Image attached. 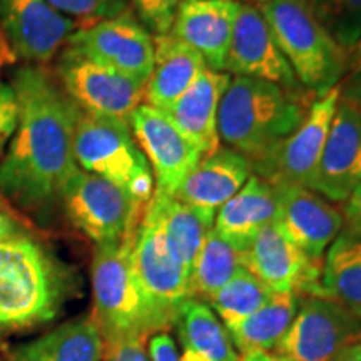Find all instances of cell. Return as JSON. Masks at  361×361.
<instances>
[{
    "mask_svg": "<svg viewBox=\"0 0 361 361\" xmlns=\"http://www.w3.org/2000/svg\"><path fill=\"white\" fill-rule=\"evenodd\" d=\"M341 101L353 107L361 114V79L345 80L341 85Z\"/></svg>",
    "mask_w": 361,
    "mask_h": 361,
    "instance_id": "obj_38",
    "label": "cell"
},
{
    "mask_svg": "<svg viewBox=\"0 0 361 361\" xmlns=\"http://www.w3.org/2000/svg\"><path fill=\"white\" fill-rule=\"evenodd\" d=\"M360 341H361V340H360Z\"/></svg>",
    "mask_w": 361,
    "mask_h": 361,
    "instance_id": "obj_48",
    "label": "cell"
},
{
    "mask_svg": "<svg viewBox=\"0 0 361 361\" xmlns=\"http://www.w3.org/2000/svg\"><path fill=\"white\" fill-rule=\"evenodd\" d=\"M180 2H183V0H161L162 11H164L166 16H168L173 22H174L176 11H178V7H179Z\"/></svg>",
    "mask_w": 361,
    "mask_h": 361,
    "instance_id": "obj_44",
    "label": "cell"
},
{
    "mask_svg": "<svg viewBox=\"0 0 361 361\" xmlns=\"http://www.w3.org/2000/svg\"><path fill=\"white\" fill-rule=\"evenodd\" d=\"M350 79H361V37L348 52V71H346L345 80Z\"/></svg>",
    "mask_w": 361,
    "mask_h": 361,
    "instance_id": "obj_40",
    "label": "cell"
},
{
    "mask_svg": "<svg viewBox=\"0 0 361 361\" xmlns=\"http://www.w3.org/2000/svg\"><path fill=\"white\" fill-rule=\"evenodd\" d=\"M59 200L71 223L96 246L134 233L146 209L123 188L82 169L67 180Z\"/></svg>",
    "mask_w": 361,
    "mask_h": 361,
    "instance_id": "obj_8",
    "label": "cell"
},
{
    "mask_svg": "<svg viewBox=\"0 0 361 361\" xmlns=\"http://www.w3.org/2000/svg\"><path fill=\"white\" fill-rule=\"evenodd\" d=\"M0 207H2V209H6V202H4L2 194H0Z\"/></svg>",
    "mask_w": 361,
    "mask_h": 361,
    "instance_id": "obj_46",
    "label": "cell"
},
{
    "mask_svg": "<svg viewBox=\"0 0 361 361\" xmlns=\"http://www.w3.org/2000/svg\"><path fill=\"white\" fill-rule=\"evenodd\" d=\"M147 355L151 361H180L178 345L169 331H157L149 336Z\"/></svg>",
    "mask_w": 361,
    "mask_h": 361,
    "instance_id": "obj_36",
    "label": "cell"
},
{
    "mask_svg": "<svg viewBox=\"0 0 361 361\" xmlns=\"http://www.w3.org/2000/svg\"><path fill=\"white\" fill-rule=\"evenodd\" d=\"M241 361H291V360L278 353H271V351H251V353L243 355Z\"/></svg>",
    "mask_w": 361,
    "mask_h": 361,
    "instance_id": "obj_41",
    "label": "cell"
},
{
    "mask_svg": "<svg viewBox=\"0 0 361 361\" xmlns=\"http://www.w3.org/2000/svg\"><path fill=\"white\" fill-rule=\"evenodd\" d=\"M236 2H245V4H266L269 0H236Z\"/></svg>",
    "mask_w": 361,
    "mask_h": 361,
    "instance_id": "obj_45",
    "label": "cell"
},
{
    "mask_svg": "<svg viewBox=\"0 0 361 361\" xmlns=\"http://www.w3.org/2000/svg\"><path fill=\"white\" fill-rule=\"evenodd\" d=\"M251 174L252 164L247 157L221 146L214 154L202 157L173 197L216 219L218 211L245 186Z\"/></svg>",
    "mask_w": 361,
    "mask_h": 361,
    "instance_id": "obj_20",
    "label": "cell"
},
{
    "mask_svg": "<svg viewBox=\"0 0 361 361\" xmlns=\"http://www.w3.org/2000/svg\"><path fill=\"white\" fill-rule=\"evenodd\" d=\"M361 340V318L328 296H306L274 353L291 361H333Z\"/></svg>",
    "mask_w": 361,
    "mask_h": 361,
    "instance_id": "obj_9",
    "label": "cell"
},
{
    "mask_svg": "<svg viewBox=\"0 0 361 361\" xmlns=\"http://www.w3.org/2000/svg\"><path fill=\"white\" fill-rule=\"evenodd\" d=\"M130 133L154 176L156 191L173 194L200 164L202 154L166 112L141 104L129 121Z\"/></svg>",
    "mask_w": 361,
    "mask_h": 361,
    "instance_id": "obj_15",
    "label": "cell"
},
{
    "mask_svg": "<svg viewBox=\"0 0 361 361\" xmlns=\"http://www.w3.org/2000/svg\"><path fill=\"white\" fill-rule=\"evenodd\" d=\"M340 96L341 87L338 85L323 96L314 97L301 124L271 154L252 162V174L271 186L298 184L310 188L322 159Z\"/></svg>",
    "mask_w": 361,
    "mask_h": 361,
    "instance_id": "obj_11",
    "label": "cell"
},
{
    "mask_svg": "<svg viewBox=\"0 0 361 361\" xmlns=\"http://www.w3.org/2000/svg\"><path fill=\"white\" fill-rule=\"evenodd\" d=\"M224 72L233 74V78L259 79L291 90H305L256 4H239Z\"/></svg>",
    "mask_w": 361,
    "mask_h": 361,
    "instance_id": "obj_16",
    "label": "cell"
},
{
    "mask_svg": "<svg viewBox=\"0 0 361 361\" xmlns=\"http://www.w3.org/2000/svg\"><path fill=\"white\" fill-rule=\"evenodd\" d=\"M104 340L90 316L71 319L8 351V361H101Z\"/></svg>",
    "mask_w": 361,
    "mask_h": 361,
    "instance_id": "obj_24",
    "label": "cell"
},
{
    "mask_svg": "<svg viewBox=\"0 0 361 361\" xmlns=\"http://www.w3.org/2000/svg\"><path fill=\"white\" fill-rule=\"evenodd\" d=\"M78 27L47 0H0V32L13 57L27 64H49Z\"/></svg>",
    "mask_w": 361,
    "mask_h": 361,
    "instance_id": "obj_14",
    "label": "cell"
},
{
    "mask_svg": "<svg viewBox=\"0 0 361 361\" xmlns=\"http://www.w3.org/2000/svg\"><path fill=\"white\" fill-rule=\"evenodd\" d=\"M333 361H361V341L343 350Z\"/></svg>",
    "mask_w": 361,
    "mask_h": 361,
    "instance_id": "obj_42",
    "label": "cell"
},
{
    "mask_svg": "<svg viewBox=\"0 0 361 361\" xmlns=\"http://www.w3.org/2000/svg\"><path fill=\"white\" fill-rule=\"evenodd\" d=\"M19 123V102L11 84L0 80V149L11 142Z\"/></svg>",
    "mask_w": 361,
    "mask_h": 361,
    "instance_id": "obj_33",
    "label": "cell"
},
{
    "mask_svg": "<svg viewBox=\"0 0 361 361\" xmlns=\"http://www.w3.org/2000/svg\"><path fill=\"white\" fill-rule=\"evenodd\" d=\"M20 234H24V229L20 228V224L12 218L11 213H7L6 209L0 207V241L20 236Z\"/></svg>",
    "mask_w": 361,
    "mask_h": 361,
    "instance_id": "obj_39",
    "label": "cell"
},
{
    "mask_svg": "<svg viewBox=\"0 0 361 361\" xmlns=\"http://www.w3.org/2000/svg\"><path fill=\"white\" fill-rule=\"evenodd\" d=\"M72 291L69 268L39 239L0 241V335L52 322Z\"/></svg>",
    "mask_w": 361,
    "mask_h": 361,
    "instance_id": "obj_2",
    "label": "cell"
},
{
    "mask_svg": "<svg viewBox=\"0 0 361 361\" xmlns=\"http://www.w3.org/2000/svg\"><path fill=\"white\" fill-rule=\"evenodd\" d=\"M135 233V231H134ZM134 233L96 246L92 258L94 313L104 348L133 338H149L171 328L152 308L133 268Z\"/></svg>",
    "mask_w": 361,
    "mask_h": 361,
    "instance_id": "obj_4",
    "label": "cell"
},
{
    "mask_svg": "<svg viewBox=\"0 0 361 361\" xmlns=\"http://www.w3.org/2000/svg\"><path fill=\"white\" fill-rule=\"evenodd\" d=\"M74 157L79 169L123 188L142 207L154 196L151 166L128 124L79 111L74 129Z\"/></svg>",
    "mask_w": 361,
    "mask_h": 361,
    "instance_id": "obj_6",
    "label": "cell"
},
{
    "mask_svg": "<svg viewBox=\"0 0 361 361\" xmlns=\"http://www.w3.org/2000/svg\"><path fill=\"white\" fill-rule=\"evenodd\" d=\"M271 296L273 291L251 271L241 266L233 278L207 301V305L226 329H231L256 313Z\"/></svg>",
    "mask_w": 361,
    "mask_h": 361,
    "instance_id": "obj_30",
    "label": "cell"
},
{
    "mask_svg": "<svg viewBox=\"0 0 361 361\" xmlns=\"http://www.w3.org/2000/svg\"><path fill=\"white\" fill-rule=\"evenodd\" d=\"M241 266V251L209 229L189 271V300L207 303Z\"/></svg>",
    "mask_w": 361,
    "mask_h": 361,
    "instance_id": "obj_29",
    "label": "cell"
},
{
    "mask_svg": "<svg viewBox=\"0 0 361 361\" xmlns=\"http://www.w3.org/2000/svg\"><path fill=\"white\" fill-rule=\"evenodd\" d=\"M47 2L75 24L80 22V27L130 12L128 0H47Z\"/></svg>",
    "mask_w": 361,
    "mask_h": 361,
    "instance_id": "obj_32",
    "label": "cell"
},
{
    "mask_svg": "<svg viewBox=\"0 0 361 361\" xmlns=\"http://www.w3.org/2000/svg\"><path fill=\"white\" fill-rule=\"evenodd\" d=\"M133 268L149 303L169 326H174L180 305L189 300V273L171 250L151 204L146 206L135 228Z\"/></svg>",
    "mask_w": 361,
    "mask_h": 361,
    "instance_id": "obj_10",
    "label": "cell"
},
{
    "mask_svg": "<svg viewBox=\"0 0 361 361\" xmlns=\"http://www.w3.org/2000/svg\"><path fill=\"white\" fill-rule=\"evenodd\" d=\"M56 74L67 97L85 114L129 126L135 109L144 104L146 84L67 45L57 61Z\"/></svg>",
    "mask_w": 361,
    "mask_h": 361,
    "instance_id": "obj_7",
    "label": "cell"
},
{
    "mask_svg": "<svg viewBox=\"0 0 361 361\" xmlns=\"http://www.w3.org/2000/svg\"><path fill=\"white\" fill-rule=\"evenodd\" d=\"M12 87L19 102V123L0 161V194L27 209L59 197L79 171L74 129L79 107L44 66H22Z\"/></svg>",
    "mask_w": 361,
    "mask_h": 361,
    "instance_id": "obj_1",
    "label": "cell"
},
{
    "mask_svg": "<svg viewBox=\"0 0 361 361\" xmlns=\"http://www.w3.org/2000/svg\"><path fill=\"white\" fill-rule=\"evenodd\" d=\"M174 326L183 346L180 361H241L228 329L207 303L184 301Z\"/></svg>",
    "mask_w": 361,
    "mask_h": 361,
    "instance_id": "obj_25",
    "label": "cell"
},
{
    "mask_svg": "<svg viewBox=\"0 0 361 361\" xmlns=\"http://www.w3.org/2000/svg\"><path fill=\"white\" fill-rule=\"evenodd\" d=\"M239 4L236 0H183L169 34L200 54L209 69L224 72Z\"/></svg>",
    "mask_w": 361,
    "mask_h": 361,
    "instance_id": "obj_19",
    "label": "cell"
},
{
    "mask_svg": "<svg viewBox=\"0 0 361 361\" xmlns=\"http://www.w3.org/2000/svg\"><path fill=\"white\" fill-rule=\"evenodd\" d=\"M322 288L361 318V231L343 228L323 259Z\"/></svg>",
    "mask_w": 361,
    "mask_h": 361,
    "instance_id": "obj_26",
    "label": "cell"
},
{
    "mask_svg": "<svg viewBox=\"0 0 361 361\" xmlns=\"http://www.w3.org/2000/svg\"><path fill=\"white\" fill-rule=\"evenodd\" d=\"M17 59L13 57V54L11 49H8V45L6 42V39H4L2 32H0V67L6 66V64H13Z\"/></svg>",
    "mask_w": 361,
    "mask_h": 361,
    "instance_id": "obj_43",
    "label": "cell"
},
{
    "mask_svg": "<svg viewBox=\"0 0 361 361\" xmlns=\"http://www.w3.org/2000/svg\"><path fill=\"white\" fill-rule=\"evenodd\" d=\"M301 7L341 45L351 51L361 37V0H298Z\"/></svg>",
    "mask_w": 361,
    "mask_h": 361,
    "instance_id": "obj_31",
    "label": "cell"
},
{
    "mask_svg": "<svg viewBox=\"0 0 361 361\" xmlns=\"http://www.w3.org/2000/svg\"><path fill=\"white\" fill-rule=\"evenodd\" d=\"M0 361H2V358H0Z\"/></svg>",
    "mask_w": 361,
    "mask_h": 361,
    "instance_id": "obj_47",
    "label": "cell"
},
{
    "mask_svg": "<svg viewBox=\"0 0 361 361\" xmlns=\"http://www.w3.org/2000/svg\"><path fill=\"white\" fill-rule=\"evenodd\" d=\"M149 204L159 218L171 250L189 273L206 234L213 229L214 218L157 191Z\"/></svg>",
    "mask_w": 361,
    "mask_h": 361,
    "instance_id": "obj_27",
    "label": "cell"
},
{
    "mask_svg": "<svg viewBox=\"0 0 361 361\" xmlns=\"http://www.w3.org/2000/svg\"><path fill=\"white\" fill-rule=\"evenodd\" d=\"M273 188L278 197V226L310 259L323 263L324 252L345 228L343 211L306 186Z\"/></svg>",
    "mask_w": 361,
    "mask_h": 361,
    "instance_id": "obj_17",
    "label": "cell"
},
{
    "mask_svg": "<svg viewBox=\"0 0 361 361\" xmlns=\"http://www.w3.org/2000/svg\"><path fill=\"white\" fill-rule=\"evenodd\" d=\"M149 338H133L104 348V361H151L147 355Z\"/></svg>",
    "mask_w": 361,
    "mask_h": 361,
    "instance_id": "obj_35",
    "label": "cell"
},
{
    "mask_svg": "<svg viewBox=\"0 0 361 361\" xmlns=\"http://www.w3.org/2000/svg\"><path fill=\"white\" fill-rule=\"evenodd\" d=\"M343 216H345V228L361 231V186L343 202Z\"/></svg>",
    "mask_w": 361,
    "mask_h": 361,
    "instance_id": "obj_37",
    "label": "cell"
},
{
    "mask_svg": "<svg viewBox=\"0 0 361 361\" xmlns=\"http://www.w3.org/2000/svg\"><path fill=\"white\" fill-rule=\"evenodd\" d=\"M135 12L141 17L142 25L151 29L156 35L168 34L173 27V20L162 11L161 0H130Z\"/></svg>",
    "mask_w": 361,
    "mask_h": 361,
    "instance_id": "obj_34",
    "label": "cell"
},
{
    "mask_svg": "<svg viewBox=\"0 0 361 361\" xmlns=\"http://www.w3.org/2000/svg\"><path fill=\"white\" fill-rule=\"evenodd\" d=\"M259 7L279 51L306 92L319 97L341 85L348 71V51L298 0H269Z\"/></svg>",
    "mask_w": 361,
    "mask_h": 361,
    "instance_id": "obj_5",
    "label": "cell"
},
{
    "mask_svg": "<svg viewBox=\"0 0 361 361\" xmlns=\"http://www.w3.org/2000/svg\"><path fill=\"white\" fill-rule=\"evenodd\" d=\"M360 186L361 114L340 99L310 189L331 202H346Z\"/></svg>",
    "mask_w": 361,
    "mask_h": 361,
    "instance_id": "obj_18",
    "label": "cell"
},
{
    "mask_svg": "<svg viewBox=\"0 0 361 361\" xmlns=\"http://www.w3.org/2000/svg\"><path fill=\"white\" fill-rule=\"evenodd\" d=\"M300 295L295 293H273L261 308L250 318L228 329L238 353L274 350L295 318Z\"/></svg>",
    "mask_w": 361,
    "mask_h": 361,
    "instance_id": "obj_28",
    "label": "cell"
},
{
    "mask_svg": "<svg viewBox=\"0 0 361 361\" xmlns=\"http://www.w3.org/2000/svg\"><path fill=\"white\" fill-rule=\"evenodd\" d=\"M66 45L144 84L154 66V37L130 12L78 27Z\"/></svg>",
    "mask_w": 361,
    "mask_h": 361,
    "instance_id": "obj_12",
    "label": "cell"
},
{
    "mask_svg": "<svg viewBox=\"0 0 361 361\" xmlns=\"http://www.w3.org/2000/svg\"><path fill=\"white\" fill-rule=\"evenodd\" d=\"M241 263L273 293L324 296L323 263L310 259L276 221L264 226L241 252Z\"/></svg>",
    "mask_w": 361,
    "mask_h": 361,
    "instance_id": "obj_13",
    "label": "cell"
},
{
    "mask_svg": "<svg viewBox=\"0 0 361 361\" xmlns=\"http://www.w3.org/2000/svg\"><path fill=\"white\" fill-rule=\"evenodd\" d=\"M231 82L228 72L207 69L166 112L178 129L200 149L202 157L221 147L218 114L221 99Z\"/></svg>",
    "mask_w": 361,
    "mask_h": 361,
    "instance_id": "obj_21",
    "label": "cell"
},
{
    "mask_svg": "<svg viewBox=\"0 0 361 361\" xmlns=\"http://www.w3.org/2000/svg\"><path fill=\"white\" fill-rule=\"evenodd\" d=\"M206 69L204 59L183 40L169 32L156 35L154 66L146 82L144 104L168 112Z\"/></svg>",
    "mask_w": 361,
    "mask_h": 361,
    "instance_id": "obj_22",
    "label": "cell"
},
{
    "mask_svg": "<svg viewBox=\"0 0 361 361\" xmlns=\"http://www.w3.org/2000/svg\"><path fill=\"white\" fill-rule=\"evenodd\" d=\"M276 216L278 197L274 188L251 174L245 186L218 211L213 228L243 252L264 226L276 221Z\"/></svg>",
    "mask_w": 361,
    "mask_h": 361,
    "instance_id": "obj_23",
    "label": "cell"
},
{
    "mask_svg": "<svg viewBox=\"0 0 361 361\" xmlns=\"http://www.w3.org/2000/svg\"><path fill=\"white\" fill-rule=\"evenodd\" d=\"M314 96L251 78H231L218 114L221 142L252 162L264 159L305 119Z\"/></svg>",
    "mask_w": 361,
    "mask_h": 361,
    "instance_id": "obj_3",
    "label": "cell"
}]
</instances>
